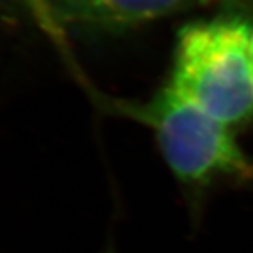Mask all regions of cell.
Listing matches in <instances>:
<instances>
[{
    "instance_id": "obj_1",
    "label": "cell",
    "mask_w": 253,
    "mask_h": 253,
    "mask_svg": "<svg viewBox=\"0 0 253 253\" xmlns=\"http://www.w3.org/2000/svg\"><path fill=\"white\" fill-rule=\"evenodd\" d=\"M250 23L241 15L197 20L177 32L165 87L208 116L237 126L253 115Z\"/></svg>"
},
{
    "instance_id": "obj_2",
    "label": "cell",
    "mask_w": 253,
    "mask_h": 253,
    "mask_svg": "<svg viewBox=\"0 0 253 253\" xmlns=\"http://www.w3.org/2000/svg\"><path fill=\"white\" fill-rule=\"evenodd\" d=\"M108 107L148 126L178 182L189 186L223 178L253 182V159L230 126L177 98L165 85L148 101H112Z\"/></svg>"
},
{
    "instance_id": "obj_3",
    "label": "cell",
    "mask_w": 253,
    "mask_h": 253,
    "mask_svg": "<svg viewBox=\"0 0 253 253\" xmlns=\"http://www.w3.org/2000/svg\"><path fill=\"white\" fill-rule=\"evenodd\" d=\"M212 2L216 0H0V19H29L66 32H118Z\"/></svg>"
},
{
    "instance_id": "obj_4",
    "label": "cell",
    "mask_w": 253,
    "mask_h": 253,
    "mask_svg": "<svg viewBox=\"0 0 253 253\" xmlns=\"http://www.w3.org/2000/svg\"><path fill=\"white\" fill-rule=\"evenodd\" d=\"M249 63H250V75H252V81H253V29H252L250 44H249Z\"/></svg>"
}]
</instances>
